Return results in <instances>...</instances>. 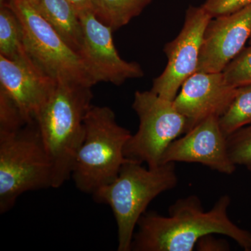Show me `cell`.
<instances>
[{
  "mask_svg": "<svg viewBox=\"0 0 251 251\" xmlns=\"http://www.w3.org/2000/svg\"><path fill=\"white\" fill-rule=\"evenodd\" d=\"M48 188H52V165L36 120L0 133V213L23 193Z\"/></svg>",
  "mask_w": 251,
  "mask_h": 251,
  "instance_id": "5",
  "label": "cell"
},
{
  "mask_svg": "<svg viewBox=\"0 0 251 251\" xmlns=\"http://www.w3.org/2000/svg\"><path fill=\"white\" fill-rule=\"evenodd\" d=\"M249 44H250V46H251V36L250 39H249Z\"/></svg>",
  "mask_w": 251,
  "mask_h": 251,
  "instance_id": "25",
  "label": "cell"
},
{
  "mask_svg": "<svg viewBox=\"0 0 251 251\" xmlns=\"http://www.w3.org/2000/svg\"><path fill=\"white\" fill-rule=\"evenodd\" d=\"M251 36V4L232 14L211 18L203 36L197 72H224Z\"/></svg>",
  "mask_w": 251,
  "mask_h": 251,
  "instance_id": "10",
  "label": "cell"
},
{
  "mask_svg": "<svg viewBox=\"0 0 251 251\" xmlns=\"http://www.w3.org/2000/svg\"><path fill=\"white\" fill-rule=\"evenodd\" d=\"M27 123L17 105L0 89V133L15 131Z\"/></svg>",
  "mask_w": 251,
  "mask_h": 251,
  "instance_id": "20",
  "label": "cell"
},
{
  "mask_svg": "<svg viewBox=\"0 0 251 251\" xmlns=\"http://www.w3.org/2000/svg\"><path fill=\"white\" fill-rule=\"evenodd\" d=\"M237 88L227 83L223 72H197L188 77L173 100L186 118V132L209 117L219 118L228 108Z\"/></svg>",
  "mask_w": 251,
  "mask_h": 251,
  "instance_id": "13",
  "label": "cell"
},
{
  "mask_svg": "<svg viewBox=\"0 0 251 251\" xmlns=\"http://www.w3.org/2000/svg\"><path fill=\"white\" fill-rule=\"evenodd\" d=\"M75 8L77 13L91 10L92 11V0H67Z\"/></svg>",
  "mask_w": 251,
  "mask_h": 251,
  "instance_id": "23",
  "label": "cell"
},
{
  "mask_svg": "<svg viewBox=\"0 0 251 251\" xmlns=\"http://www.w3.org/2000/svg\"><path fill=\"white\" fill-rule=\"evenodd\" d=\"M227 140L232 162L251 171V124L229 135Z\"/></svg>",
  "mask_w": 251,
  "mask_h": 251,
  "instance_id": "18",
  "label": "cell"
},
{
  "mask_svg": "<svg viewBox=\"0 0 251 251\" xmlns=\"http://www.w3.org/2000/svg\"><path fill=\"white\" fill-rule=\"evenodd\" d=\"M56 83L27 53L16 59L0 54V89L12 99L26 122L35 121Z\"/></svg>",
  "mask_w": 251,
  "mask_h": 251,
  "instance_id": "11",
  "label": "cell"
},
{
  "mask_svg": "<svg viewBox=\"0 0 251 251\" xmlns=\"http://www.w3.org/2000/svg\"><path fill=\"white\" fill-rule=\"evenodd\" d=\"M219 119L209 117L175 140L167 149L162 164L197 163L223 174H232L236 165L229 156L227 137L221 130Z\"/></svg>",
  "mask_w": 251,
  "mask_h": 251,
  "instance_id": "12",
  "label": "cell"
},
{
  "mask_svg": "<svg viewBox=\"0 0 251 251\" xmlns=\"http://www.w3.org/2000/svg\"><path fill=\"white\" fill-rule=\"evenodd\" d=\"M132 107L140 125L126 144V158L147 163L150 168H156L162 164L167 149L186 133V118L178 111L173 100L151 90L135 92Z\"/></svg>",
  "mask_w": 251,
  "mask_h": 251,
  "instance_id": "6",
  "label": "cell"
},
{
  "mask_svg": "<svg viewBox=\"0 0 251 251\" xmlns=\"http://www.w3.org/2000/svg\"><path fill=\"white\" fill-rule=\"evenodd\" d=\"M153 0H92V11L115 31L139 16Z\"/></svg>",
  "mask_w": 251,
  "mask_h": 251,
  "instance_id": "15",
  "label": "cell"
},
{
  "mask_svg": "<svg viewBox=\"0 0 251 251\" xmlns=\"http://www.w3.org/2000/svg\"><path fill=\"white\" fill-rule=\"evenodd\" d=\"M33 4L61 39L79 55L83 42V29L75 8L67 0H39Z\"/></svg>",
  "mask_w": 251,
  "mask_h": 251,
  "instance_id": "14",
  "label": "cell"
},
{
  "mask_svg": "<svg viewBox=\"0 0 251 251\" xmlns=\"http://www.w3.org/2000/svg\"><path fill=\"white\" fill-rule=\"evenodd\" d=\"M212 18L202 6L188 7L179 34L165 46L168 64L153 80L152 92L174 100L184 81L197 72L203 36Z\"/></svg>",
  "mask_w": 251,
  "mask_h": 251,
  "instance_id": "9",
  "label": "cell"
},
{
  "mask_svg": "<svg viewBox=\"0 0 251 251\" xmlns=\"http://www.w3.org/2000/svg\"><path fill=\"white\" fill-rule=\"evenodd\" d=\"M224 74L227 83L232 87L251 84V46L244 48L226 69Z\"/></svg>",
  "mask_w": 251,
  "mask_h": 251,
  "instance_id": "19",
  "label": "cell"
},
{
  "mask_svg": "<svg viewBox=\"0 0 251 251\" xmlns=\"http://www.w3.org/2000/svg\"><path fill=\"white\" fill-rule=\"evenodd\" d=\"M27 53L23 44V31L18 16L7 2L1 1L0 9V54L16 59Z\"/></svg>",
  "mask_w": 251,
  "mask_h": 251,
  "instance_id": "16",
  "label": "cell"
},
{
  "mask_svg": "<svg viewBox=\"0 0 251 251\" xmlns=\"http://www.w3.org/2000/svg\"><path fill=\"white\" fill-rule=\"evenodd\" d=\"M251 4V0H206L202 6L214 18L232 14Z\"/></svg>",
  "mask_w": 251,
  "mask_h": 251,
  "instance_id": "21",
  "label": "cell"
},
{
  "mask_svg": "<svg viewBox=\"0 0 251 251\" xmlns=\"http://www.w3.org/2000/svg\"><path fill=\"white\" fill-rule=\"evenodd\" d=\"M92 86L67 79L57 80L36 119L52 165V188L72 177L77 151L85 138V120L92 106Z\"/></svg>",
  "mask_w": 251,
  "mask_h": 251,
  "instance_id": "2",
  "label": "cell"
},
{
  "mask_svg": "<svg viewBox=\"0 0 251 251\" xmlns=\"http://www.w3.org/2000/svg\"><path fill=\"white\" fill-rule=\"evenodd\" d=\"M229 196H222L210 210L205 211L200 198L190 196L171 205L168 216L145 213L137 225L130 251H191L202 238L219 234L250 251L251 233L229 219Z\"/></svg>",
  "mask_w": 251,
  "mask_h": 251,
  "instance_id": "1",
  "label": "cell"
},
{
  "mask_svg": "<svg viewBox=\"0 0 251 251\" xmlns=\"http://www.w3.org/2000/svg\"><path fill=\"white\" fill-rule=\"evenodd\" d=\"M78 15L83 29L79 56L94 85L109 82L120 86L129 79L144 76L145 73L138 63L127 62L120 57L114 44L111 27L100 22L91 10Z\"/></svg>",
  "mask_w": 251,
  "mask_h": 251,
  "instance_id": "8",
  "label": "cell"
},
{
  "mask_svg": "<svg viewBox=\"0 0 251 251\" xmlns=\"http://www.w3.org/2000/svg\"><path fill=\"white\" fill-rule=\"evenodd\" d=\"M220 126L226 137L251 124V84L237 87L226 112L219 117Z\"/></svg>",
  "mask_w": 251,
  "mask_h": 251,
  "instance_id": "17",
  "label": "cell"
},
{
  "mask_svg": "<svg viewBox=\"0 0 251 251\" xmlns=\"http://www.w3.org/2000/svg\"><path fill=\"white\" fill-rule=\"evenodd\" d=\"M177 183L175 163L146 168L128 159L112 182L92 194L96 202L111 208L117 226V251H130L135 227L149 204Z\"/></svg>",
  "mask_w": 251,
  "mask_h": 251,
  "instance_id": "3",
  "label": "cell"
},
{
  "mask_svg": "<svg viewBox=\"0 0 251 251\" xmlns=\"http://www.w3.org/2000/svg\"><path fill=\"white\" fill-rule=\"evenodd\" d=\"M85 128L72 177L77 189L92 195L112 182L128 161L125 148L131 133L117 123L115 112L108 106L92 105Z\"/></svg>",
  "mask_w": 251,
  "mask_h": 251,
  "instance_id": "4",
  "label": "cell"
},
{
  "mask_svg": "<svg viewBox=\"0 0 251 251\" xmlns=\"http://www.w3.org/2000/svg\"><path fill=\"white\" fill-rule=\"evenodd\" d=\"M18 16L28 55L54 80L79 81L93 87L80 56L74 52L41 16L29 0H8Z\"/></svg>",
  "mask_w": 251,
  "mask_h": 251,
  "instance_id": "7",
  "label": "cell"
},
{
  "mask_svg": "<svg viewBox=\"0 0 251 251\" xmlns=\"http://www.w3.org/2000/svg\"><path fill=\"white\" fill-rule=\"evenodd\" d=\"M29 1H30L31 3H33V4H36L39 0H29Z\"/></svg>",
  "mask_w": 251,
  "mask_h": 251,
  "instance_id": "24",
  "label": "cell"
},
{
  "mask_svg": "<svg viewBox=\"0 0 251 251\" xmlns=\"http://www.w3.org/2000/svg\"><path fill=\"white\" fill-rule=\"evenodd\" d=\"M211 235L206 236L202 238L198 244L200 250L201 251H226L227 250V244L223 243L222 241L216 240L210 238ZM197 244V245H198Z\"/></svg>",
  "mask_w": 251,
  "mask_h": 251,
  "instance_id": "22",
  "label": "cell"
}]
</instances>
